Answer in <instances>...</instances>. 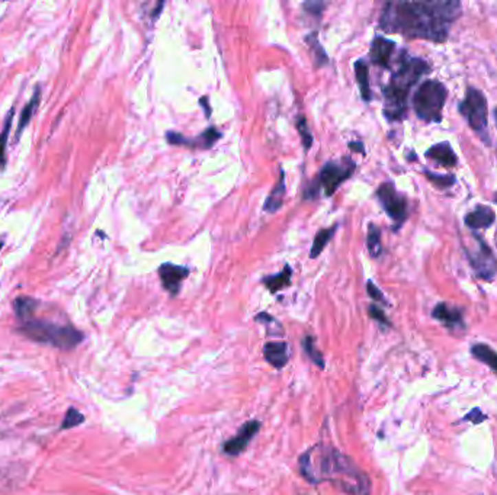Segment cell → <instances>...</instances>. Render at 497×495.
Segmentation results:
<instances>
[{
    "label": "cell",
    "instance_id": "obj_35",
    "mask_svg": "<svg viewBox=\"0 0 497 495\" xmlns=\"http://www.w3.org/2000/svg\"><path fill=\"white\" fill-rule=\"evenodd\" d=\"M486 419H487V415H484L478 408H476V410L471 411L468 415L464 417V421H473L474 424H480Z\"/></svg>",
    "mask_w": 497,
    "mask_h": 495
},
{
    "label": "cell",
    "instance_id": "obj_19",
    "mask_svg": "<svg viewBox=\"0 0 497 495\" xmlns=\"http://www.w3.org/2000/svg\"><path fill=\"white\" fill-rule=\"evenodd\" d=\"M353 67H355L356 80H358V85H360V89H361L362 99L365 102H369V100H371L373 95H371V86H369L368 64L365 63V60H358V61H355Z\"/></svg>",
    "mask_w": 497,
    "mask_h": 495
},
{
    "label": "cell",
    "instance_id": "obj_16",
    "mask_svg": "<svg viewBox=\"0 0 497 495\" xmlns=\"http://www.w3.org/2000/svg\"><path fill=\"white\" fill-rule=\"evenodd\" d=\"M263 355L272 366L281 369L288 363V346L284 342L266 343L263 347Z\"/></svg>",
    "mask_w": 497,
    "mask_h": 495
},
{
    "label": "cell",
    "instance_id": "obj_4",
    "mask_svg": "<svg viewBox=\"0 0 497 495\" xmlns=\"http://www.w3.org/2000/svg\"><path fill=\"white\" fill-rule=\"evenodd\" d=\"M19 333L36 343L48 344L60 350H71L83 342V333L73 325H63L45 320L31 318L23 321Z\"/></svg>",
    "mask_w": 497,
    "mask_h": 495
},
{
    "label": "cell",
    "instance_id": "obj_25",
    "mask_svg": "<svg viewBox=\"0 0 497 495\" xmlns=\"http://www.w3.org/2000/svg\"><path fill=\"white\" fill-rule=\"evenodd\" d=\"M366 245L368 252L373 257H378L381 254V231L377 226L369 224L368 227V236H366Z\"/></svg>",
    "mask_w": 497,
    "mask_h": 495
},
{
    "label": "cell",
    "instance_id": "obj_8",
    "mask_svg": "<svg viewBox=\"0 0 497 495\" xmlns=\"http://www.w3.org/2000/svg\"><path fill=\"white\" fill-rule=\"evenodd\" d=\"M377 197L382 208H384V211L387 212V215L397 224L396 230H399L404 224L407 215H409V208H407L406 197L397 192L396 186H394L391 182L382 184L378 188Z\"/></svg>",
    "mask_w": 497,
    "mask_h": 495
},
{
    "label": "cell",
    "instance_id": "obj_11",
    "mask_svg": "<svg viewBox=\"0 0 497 495\" xmlns=\"http://www.w3.org/2000/svg\"><path fill=\"white\" fill-rule=\"evenodd\" d=\"M259 428H261L259 421L246 423L243 427L240 428V432H239V434L236 437H233V439H230V440L224 443V446H223L224 452L227 454H230V456L240 454L241 452H243L247 448L249 441L253 439V436L259 432Z\"/></svg>",
    "mask_w": 497,
    "mask_h": 495
},
{
    "label": "cell",
    "instance_id": "obj_31",
    "mask_svg": "<svg viewBox=\"0 0 497 495\" xmlns=\"http://www.w3.org/2000/svg\"><path fill=\"white\" fill-rule=\"evenodd\" d=\"M297 129L298 133L301 135V140H302V146L305 150H310L311 146H313V135L310 133V128L307 125V121H305L304 118H300L297 121Z\"/></svg>",
    "mask_w": 497,
    "mask_h": 495
},
{
    "label": "cell",
    "instance_id": "obj_23",
    "mask_svg": "<svg viewBox=\"0 0 497 495\" xmlns=\"http://www.w3.org/2000/svg\"><path fill=\"white\" fill-rule=\"evenodd\" d=\"M336 231V226L330 227V228H326V230H322L318 231L316 234V239H314V243H313V247H311V252H310V257L311 258H316L317 256H320V253L324 250V247L327 245L329 240L333 237V234Z\"/></svg>",
    "mask_w": 497,
    "mask_h": 495
},
{
    "label": "cell",
    "instance_id": "obj_1",
    "mask_svg": "<svg viewBox=\"0 0 497 495\" xmlns=\"http://www.w3.org/2000/svg\"><path fill=\"white\" fill-rule=\"evenodd\" d=\"M461 3L455 0L390 2L381 14L379 28L407 38L445 43L454 22L461 16Z\"/></svg>",
    "mask_w": 497,
    "mask_h": 495
},
{
    "label": "cell",
    "instance_id": "obj_39",
    "mask_svg": "<svg viewBox=\"0 0 497 495\" xmlns=\"http://www.w3.org/2000/svg\"><path fill=\"white\" fill-rule=\"evenodd\" d=\"M494 115H496V122H497V108L494 109Z\"/></svg>",
    "mask_w": 497,
    "mask_h": 495
},
{
    "label": "cell",
    "instance_id": "obj_24",
    "mask_svg": "<svg viewBox=\"0 0 497 495\" xmlns=\"http://www.w3.org/2000/svg\"><path fill=\"white\" fill-rule=\"evenodd\" d=\"M14 113H15V109L12 108L9 111V113L6 115L3 129H2V133H0V168H3L6 164V146H8L10 128H12V121H14Z\"/></svg>",
    "mask_w": 497,
    "mask_h": 495
},
{
    "label": "cell",
    "instance_id": "obj_28",
    "mask_svg": "<svg viewBox=\"0 0 497 495\" xmlns=\"http://www.w3.org/2000/svg\"><path fill=\"white\" fill-rule=\"evenodd\" d=\"M425 176L428 180H430L433 185H437L438 188H451L455 184V176L454 175H438L433 173L430 170H423Z\"/></svg>",
    "mask_w": 497,
    "mask_h": 495
},
{
    "label": "cell",
    "instance_id": "obj_30",
    "mask_svg": "<svg viewBox=\"0 0 497 495\" xmlns=\"http://www.w3.org/2000/svg\"><path fill=\"white\" fill-rule=\"evenodd\" d=\"M307 43L311 45L313 51H314V57H316V64L318 67H323L326 66V64L329 63V58H327V54L326 51L323 50V47L320 45V43H318L314 36H310Z\"/></svg>",
    "mask_w": 497,
    "mask_h": 495
},
{
    "label": "cell",
    "instance_id": "obj_21",
    "mask_svg": "<svg viewBox=\"0 0 497 495\" xmlns=\"http://www.w3.org/2000/svg\"><path fill=\"white\" fill-rule=\"evenodd\" d=\"M471 353H473V356L477 360H480L484 364H487L490 369L497 372V353L492 347H489L487 344L478 343L471 347Z\"/></svg>",
    "mask_w": 497,
    "mask_h": 495
},
{
    "label": "cell",
    "instance_id": "obj_36",
    "mask_svg": "<svg viewBox=\"0 0 497 495\" xmlns=\"http://www.w3.org/2000/svg\"><path fill=\"white\" fill-rule=\"evenodd\" d=\"M349 147L352 150H356V153H362L364 154V144H362V142H351Z\"/></svg>",
    "mask_w": 497,
    "mask_h": 495
},
{
    "label": "cell",
    "instance_id": "obj_12",
    "mask_svg": "<svg viewBox=\"0 0 497 495\" xmlns=\"http://www.w3.org/2000/svg\"><path fill=\"white\" fill-rule=\"evenodd\" d=\"M396 44L386 36H375L371 44V61L375 66L390 69V61L393 57Z\"/></svg>",
    "mask_w": 497,
    "mask_h": 495
},
{
    "label": "cell",
    "instance_id": "obj_22",
    "mask_svg": "<svg viewBox=\"0 0 497 495\" xmlns=\"http://www.w3.org/2000/svg\"><path fill=\"white\" fill-rule=\"evenodd\" d=\"M291 275H292L291 267L285 266V269L283 272L276 273V275L266 276L263 279V283L271 292H278V291L287 288V286L291 283Z\"/></svg>",
    "mask_w": 497,
    "mask_h": 495
},
{
    "label": "cell",
    "instance_id": "obj_20",
    "mask_svg": "<svg viewBox=\"0 0 497 495\" xmlns=\"http://www.w3.org/2000/svg\"><path fill=\"white\" fill-rule=\"evenodd\" d=\"M36 308H38V301L30 296H19L15 299V302H14L15 314L22 322L34 318Z\"/></svg>",
    "mask_w": 497,
    "mask_h": 495
},
{
    "label": "cell",
    "instance_id": "obj_38",
    "mask_svg": "<svg viewBox=\"0 0 497 495\" xmlns=\"http://www.w3.org/2000/svg\"><path fill=\"white\" fill-rule=\"evenodd\" d=\"M493 202H494V204H497V192L494 193V197H493Z\"/></svg>",
    "mask_w": 497,
    "mask_h": 495
},
{
    "label": "cell",
    "instance_id": "obj_10",
    "mask_svg": "<svg viewBox=\"0 0 497 495\" xmlns=\"http://www.w3.org/2000/svg\"><path fill=\"white\" fill-rule=\"evenodd\" d=\"M188 275H189V269L184 266L164 263L159 267V276L163 283V288L173 296L179 294L181 285Z\"/></svg>",
    "mask_w": 497,
    "mask_h": 495
},
{
    "label": "cell",
    "instance_id": "obj_14",
    "mask_svg": "<svg viewBox=\"0 0 497 495\" xmlns=\"http://www.w3.org/2000/svg\"><path fill=\"white\" fill-rule=\"evenodd\" d=\"M425 155L428 159L433 160L435 163L443 166V167H455L458 164V157L454 151V148L451 147V144L448 141L443 142H438V144L432 146Z\"/></svg>",
    "mask_w": 497,
    "mask_h": 495
},
{
    "label": "cell",
    "instance_id": "obj_32",
    "mask_svg": "<svg viewBox=\"0 0 497 495\" xmlns=\"http://www.w3.org/2000/svg\"><path fill=\"white\" fill-rule=\"evenodd\" d=\"M166 140H168V142L172 146H189V147H192V140H188V138H185L184 135L177 134V133H172V131L168 133V134H166Z\"/></svg>",
    "mask_w": 497,
    "mask_h": 495
},
{
    "label": "cell",
    "instance_id": "obj_18",
    "mask_svg": "<svg viewBox=\"0 0 497 495\" xmlns=\"http://www.w3.org/2000/svg\"><path fill=\"white\" fill-rule=\"evenodd\" d=\"M284 193H285V173L281 170V176H279V182L276 186L272 189V192L267 197L265 202V211L266 212H276L279 208L284 204Z\"/></svg>",
    "mask_w": 497,
    "mask_h": 495
},
{
    "label": "cell",
    "instance_id": "obj_3",
    "mask_svg": "<svg viewBox=\"0 0 497 495\" xmlns=\"http://www.w3.org/2000/svg\"><path fill=\"white\" fill-rule=\"evenodd\" d=\"M426 73H429V64L425 60L412 57L403 51L397 70L393 73L390 83L384 87V115L388 121L404 118L410 90Z\"/></svg>",
    "mask_w": 497,
    "mask_h": 495
},
{
    "label": "cell",
    "instance_id": "obj_7",
    "mask_svg": "<svg viewBox=\"0 0 497 495\" xmlns=\"http://www.w3.org/2000/svg\"><path fill=\"white\" fill-rule=\"evenodd\" d=\"M474 240L477 241V244L474 245L473 250L465 249L467 253V258L471 265V267L474 269L476 275L484 280H492L496 273H497V262L496 257L492 252L490 247L487 245V243L484 241L478 234H473Z\"/></svg>",
    "mask_w": 497,
    "mask_h": 495
},
{
    "label": "cell",
    "instance_id": "obj_27",
    "mask_svg": "<svg viewBox=\"0 0 497 495\" xmlns=\"http://www.w3.org/2000/svg\"><path fill=\"white\" fill-rule=\"evenodd\" d=\"M302 347H304L305 353H307V356L317 364V366L323 369L324 368V360H323V356H322L320 351L316 349L313 337H310V336L304 337L302 338Z\"/></svg>",
    "mask_w": 497,
    "mask_h": 495
},
{
    "label": "cell",
    "instance_id": "obj_6",
    "mask_svg": "<svg viewBox=\"0 0 497 495\" xmlns=\"http://www.w3.org/2000/svg\"><path fill=\"white\" fill-rule=\"evenodd\" d=\"M458 111L464 116L470 128L481 138L484 144L490 146L489 122H487V100L478 89L468 87L465 98L458 105Z\"/></svg>",
    "mask_w": 497,
    "mask_h": 495
},
{
    "label": "cell",
    "instance_id": "obj_34",
    "mask_svg": "<svg viewBox=\"0 0 497 495\" xmlns=\"http://www.w3.org/2000/svg\"><path fill=\"white\" fill-rule=\"evenodd\" d=\"M366 289H368L369 296H371V298L374 299V301L384 302V304H386V298H384V295H382V292L377 288V286H375L371 280H369V282L366 283Z\"/></svg>",
    "mask_w": 497,
    "mask_h": 495
},
{
    "label": "cell",
    "instance_id": "obj_5",
    "mask_svg": "<svg viewBox=\"0 0 497 495\" xmlns=\"http://www.w3.org/2000/svg\"><path fill=\"white\" fill-rule=\"evenodd\" d=\"M448 98V90L439 80H425L413 96L416 115L425 122H441L442 111Z\"/></svg>",
    "mask_w": 497,
    "mask_h": 495
},
{
    "label": "cell",
    "instance_id": "obj_2",
    "mask_svg": "<svg viewBox=\"0 0 497 495\" xmlns=\"http://www.w3.org/2000/svg\"><path fill=\"white\" fill-rule=\"evenodd\" d=\"M314 450L317 452V458H313L309 452L300 461L301 468L320 466V471H316L309 476L310 481L329 479L343 492L351 495H368L369 479L361 472V469L355 466V463L333 449H326L320 453L317 449Z\"/></svg>",
    "mask_w": 497,
    "mask_h": 495
},
{
    "label": "cell",
    "instance_id": "obj_26",
    "mask_svg": "<svg viewBox=\"0 0 497 495\" xmlns=\"http://www.w3.org/2000/svg\"><path fill=\"white\" fill-rule=\"evenodd\" d=\"M219 138H221V133L219 129L210 126L207 131H203L197 140H192V147H201V148H211Z\"/></svg>",
    "mask_w": 497,
    "mask_h": 495
},
{
    "label": "cell",
    "instance_id": "obj_15",
    "mask_svg": "<svg viewBox=\"0 0 497 495\" xmlns=\"http://www.w3.org/2000/svg\"><path fill=\"white\" fill-rule=\"evenodd\" d=\"M432 317L447 325L448 329H456V327L463 329L464 327L461 309H458L455 307H450L445 302H441L435 307V309H433V312H432Z\"/></svg>",
    "mask_w": 497,
    "mask_h": 495
},
{
    "label": "cell",
    "instance_id": "obj_29",
    "mask_svg": "<svg viewBox=\"0 0 497 495\" xmlns=\"http://www.w3.org/2000/svg\"><path fill=\"white\" fill-rule=\"evenodd\" d=\"M85 421V417L82 412H79L76 408H69L67 412H66V417L65 420H63V424H61V428L63 430H67V428H73L76 426H79Z\"/></svg>",
    "mask_w": 497,
    "mask_h": 495
},
{
    "label": "cell",
    "instance_id": "obj_40",
    "mask_svg": "<svg viewBox=\"0 0 497 495\" xmlns=\"http://www.w3.org/2000/svg\"><path fill=\"white\" fill-rule=\"evenodd\" d=\"M0 249H2V243H0Z\"/></svg>",
    "mask_w": 497,
    "mask_h": 495
},
{
    "label": "cell",
    "instance_id": "obj_13",
    "mask_svg": "<svg viewBox=\"0 0 497 495\" xmlns=\"http://www.w3.org/2000/svg\"><path fill=\"white\" fill-rule=\"evenodd\" d=\"M494 221H496L494 211L486 205H477L473 211L468 212L464 217L465 226L473 231L489 228L494 224Z\"/></svg>",
    "mask_w": 497,
    "mask_h": 495
},
{
    "label": "cell",
    "instance_id": "obj_17",
    "mask_svg": "<svg viewBox=\"0 0 497 495\" xmlns=\"http://www.w3.org/2000/svg\"><path fill=\"white\" fill-rule=\"evenodd\" d=\"M40 99H41V89H40V86H36L32 99L27 103V105H25V108H23L22 112H21L18 128H16L15 141H19V137H21V134L23 133V129L27 128V125H28L30 121L32 120V116H34L35 111L38 109V105H40Z\"/></svg>",
    "mask_w": 497,
    "mask_h": 495
},
{
    "label": "cell",
    "instance_id": "obj_37",
    "mask_svg": "<svg viewBox=\"0 0 497 495\" xmlns=\"http://www.w3.org/2000/svg\"><path fill=\"white\" fill-rule=\"evenodd\" d=\"M201 105H202V103H203V109H206V113H207V116H210V113H211V111H210V107H208V98H202L201 100Z\"/></svg>",
    "mask_w": 497,
    "mask_h": 495
},
{
    "label": "cell",
    "instance_id": "obj_9",
    "mask_svg": "<svg viewBox=\"0 0 497 495\" xmlns=\"http://www.w3.org/2000/svg\"><path fill=\"white\" fill-rule=\"evenodd\" d=\"M355 170V164L352 163L351 159H346V163H327L323 168L320 175L317 177V184L320 185V188L324 189V193L327 197H331L338 188L345 182L346 179H349L352 176Z\"/></svg>",
    "mask_w": 497,
    "mask_h": 495
},
{
    "label": "cell",
    "instance_id": "obj_33",
    "mask_svg": "<svg viewBox=\"0 0 497 495\" xmlns=\"http://www.w3.org/2000/svg\"><path fill=\"white\" fill-rule=\"evenodd\" d=\"M369 316H371V318H374V320H377L378 322H381V324H384V325H388V327H390V325H391V322L388 321V318L386 317V314H384V312H382V309L381 308H378L377 305H371V307H369Z\"/></svg>",
    "mask_w": 497,
    "mask_h": 495
},
{
    "label": "cell",
    "instance_id": "obj_41",
    "mask_svg": "<svg viewBox=\"0 0 497 495\" xmlns=\"http://www.w3.org/2000/svg\"><path fill=\"white\" fill-rule=\"evenodd\" d=\"M496 241H497V234H496Z\"/></svg>",
    "mask_w": 497,
    "mask_h": 495
}]
</instances>
